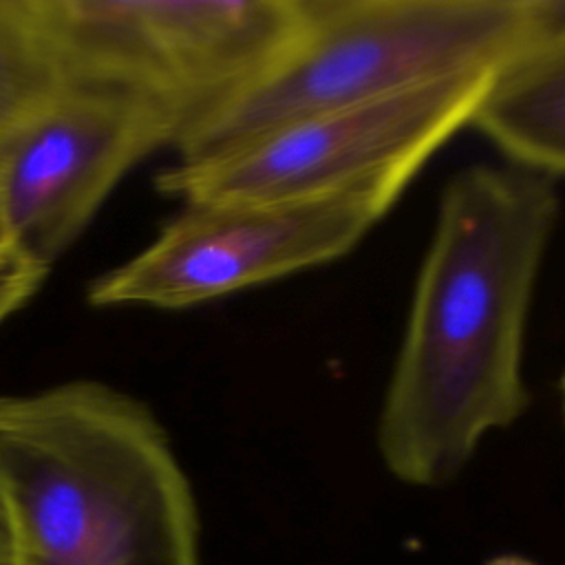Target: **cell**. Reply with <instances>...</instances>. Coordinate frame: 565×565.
I'll return each instance as SVG.
<instances>
[{
	"instance_id": "obj_1",
	"label": "cell",
	"mask_w": 565,
	"mask_h": 565,
	"mask_svg": "<svg viewBox=\"0 0 565 565\" xmlns=\"http://www.w3.org/2000/svg\"><path fill=\"white\" fill-rule=\"evenodd\" d=\"M556 221L554 179L512 163L470 166L441 190L377 415L395 479L448 483L525 413V331Z\"/></svg>"
},
{
	"instance_id": "obj_8",
	"label": "cell",
	"mask_w": 565,
	"mask_h": 565,
	"mask_svg": "<svg viewBox=\"0 0 565 565\" xmlns=\"http://www.w3.org/2000/svg\"><path fill=\"white\" fill-rule=\"evenodd\" d=\"M539 33L501 64L472 117L508 163L565 177V0H534Z\"/></svg>"
},
{
	"instance_id": "obj_10",
	"label": "cell",
	"mask_w": 565,
	"mask_h": 565,
	"mask_svg": "<svg viewBox=\"0 0 565 565\" xmlns=\"http://www.w3.org/2000/svg\"><path fill=\"white\" fill-rule=\"evenodd\" d=\"M0 565H20V532L9 488L0 475Z\"/></svg>"
},
{
	"instance_id": "obj_12",
	"label": "cell",
	"mask_w": 565,
	"mask_h": 565,
	"mask_svg": "<svg viewBox=\"0 0 565 565\" xmlns=\"http://www.w3.org/2000/svg\"><path fill=\"white\" fill-rule=\"evenodd\" d=\"M561 408H563V419H565V371L561 375Z\"/></svg>"
},
{
	"instance_id": "obj_4",
	"label": "cell",
	"mask_w": 565,
	"mask_h": 565,
	"mask_svg": "<svg viewBox=\"0 0 565 565\" xmlns=\"http://www.w3.org/2000/svg\"><path fill=\"white\" fill-rule=\"evenodd\" d=\"M64 84L128 95L181 148L298 42L305 0H31Z\"/></svg>"
},
{
	"instance_id": "obj_11",
	"label": "cell",
	"mask_w": 565,
	"mask_h": 565,
	"mask_svg": "<svg viewBox=\"0 0 565 565\" xmlns=\"http://www.w3.org/2000/svg\"><path fill=\"white\" fill-rule=\"evenodd\" d=\"M486 565H536V563L527 561L525 556H516V554H499V556L490 558Z\"/></svg>"
},
{
	"instance_id": "obj_5",
	"label": "cell",
	"mask_w": 565,
	"mask_h": 565,
	"mask_svg": "<svg viewBox=\"0 0 565 565\" xmlns=\"http://www.w3.org/2000/svg\"><path fill=\"white\" fill-rule=\"evenodd\" d=\"M492 73L311 113L159 172L157 188L188 203L397 201L424 163L472 117Z\"/></svg>"
},
{
	"instance_id": "obj_3",
	"label": "cell",
	"mask_w": 565,
	"mask_h": 565,
	"mask_svg": "<svg viewBox=\"0 0 565 565\" xmlns=\"http://www.w3.org/2000/svg\"><path fill=\"white\" fill-rule=\"evenodd\" d=\"M536 33L534 0H305L294 49L185 141L179 159L311 113L492 73Z\"/></svg>"
},
{
	"instance_id": "obj_6",
	"label": "cell",
	"mask_w": 565,
	"mask_h": 565,
	"mask_svg": "<svg viewBox=\"0 0 565 565\" xmlns=\"http://www.w3.org/2000/svg\"><path fill=\"white\" fill-rule=\"evenodd\" d=\"M384 196L188 203L154 241L97 276L93 307L185 309L347 256L393 207Z\"/></svg>"
},
{
	"instance_id": "obj_9",
	"label": "cell",
	"mask_w": 565,
	"mask_h": 565,
	"mask_svg": "<svg viewBox=\"0 0 565 565\" xmlns=\"http://www.w3.org/2000/svg\"><path fill=\"white\" fill-rule=\"evenodd\" d=\"M62 84L31 0H0V157Z\"/></svg>"
},
{
	"instance_id": "obj_2",
	"label": "cell",
	"mask_w": 565,
	"mask_h": 565,
	"mask_svg": "<svg viewBox=\"0 0 565 565\" xmlns=\"http://www.w3.org/2000/svg\"><path fill=\"white\" fill-rule=\"evenodd\" d=\"M20 565H199L190 483L139 399L93 380L0 395Z\"/></svg>"
},
{
	"instance_id": "obj_7",
	"label": "cell",
	"mask_w": 565,
	"mask_h": 565,
	"mask_svg": "<svg viewBox=\"0 0 565 565\" xmlns=\"http://www.w3.org/2000/svg\"><path fill=\"white\" fill-rule=\"evenodd\" d=\"M163 146H172V135L141 102L62 84L0 157L2 236L49 274L117 181Z\"/></svg>"
}]
</instances>
